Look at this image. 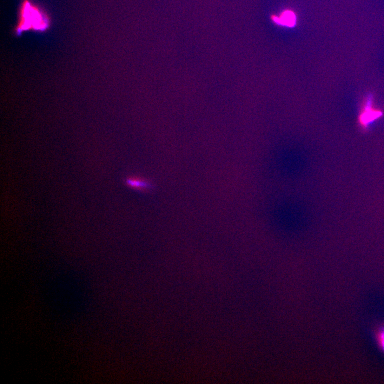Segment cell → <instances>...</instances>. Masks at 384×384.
I'll use <instances>...</instances> for the list:
<instances>
[{"label":"cell","mask_w":384,"mask_h":384,"mask_svg":"<svg viewBox=\"0 0 384 384\" xmlns=\"http://www.w3.org/2000/svg\"><path fill=\"white\" fill-rule=\"evenodd\" d=\"M48 26V19L40 10L28 1L23 2L17 28L18 33L28 30L44 31Z\"/></svg>","instance_id":"6da1fadb"},{"label":"cell","mask_w":384,"mask_h":384,"mask_svg":"<svg viewBox=\"0 0 384 384\" xmlns=\"http://www.w3.org/2000/svg\"><path fill=\"white\" fill-rule=\"evenodd\" d=\"M383 115V112L375 107L372 96L369 95L363 102L358 117V122L363 129L367 130Z\"/></svg>","instance_id":"7a4b0ae2"},{"label":"cell","mask_w":384,"mask_h":384,"mask_svg":"<svg viewBox=\"0 0 384 384\" xmlns=\"http://www.w3.org/2000/svg\"><path fill=\"white\" fill-rule=\"evenodd\" d=\"M270 18L275 24L283 27L293 28L297 24L295 12L290 9L283 10L279 16L272 15Z\"/></svg>","instance_id":"3957f363"},{"label":"cell","mask_w":384,"mask_h":384,"mask_svg":"<svg viewBox=\"0 0 384 384\" xmlns=\"http://www.w3.org/2000/svg\"><path fill=\"white\" fill-rule=\"evenodd\" d=\"M129 187L138 190H145L151 187L149 182L140 178L132 177L128 178L126 181Z\"/></svg>","instance_id":"277c9868"},{"label":"cell","mask_w":384,"mask_h":384,"mask_svg":"<svg viewBox=\"0 0 384 384\" xmlns=\"http://www.w3.org/2000/svg\"><path fill=\"white\" fill-rule=\"evenodd\" d=\"M376 339L380 349L384 353V326L380 328L377 332Z\"/></svg>","instance_id":"5b68a950"}]
</instances>
